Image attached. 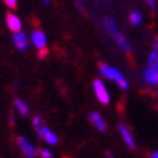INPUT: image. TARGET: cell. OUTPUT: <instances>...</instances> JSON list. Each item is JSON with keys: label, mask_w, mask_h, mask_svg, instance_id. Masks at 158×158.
<instances>
[{"label": "cell", "mask_w": 158, "mask_h": 158, "mask_svg": "<svg viewBox=\"0 0 158 158\" xmlns=\"http://www.w3.org/2000/svg\"><path fill=\"white\" fill-rule=\"evenodd\" d=\"M15 109L20 116H28L29 115V107L22 99H15Z\"/></svg>", "instance_id": "cell-14"}, {"label": "cell", "mask_w": 158, "mask_h": 158, "mask_svg": "<svg viewBox=\"0 0 158 158\" xmlns=\"http://www.w3.org/2000/svg\"><path fill=\"white\" fill-rule=\"evenodd\" d=\"M99 71H100V74L105 77V78L116 83L120 90H123V91L129 90V81H128V78H126L118 68L112 67V65L106 64V62H100V64H99Z\"/></svg>", "instance_id": "cell-1"}, {"label": "cell", "mask_w": 158, "mask_h": 158, "mask_svg": "<svg viewBox=\"0 0 158 158\" xmlns=\"http://www.w3.org/2000/svg\"><path fill=\"white\" fill-rule=\"evenodd\" d=\"M47 55H48V48L38 49V57H39V58H45Z\"/></svg>", "instance_id": "cell-20"}, {"label": "cell", "mask_w": 158, "mask_h": 158, "mask_svg": "<svg viewBox=\"0 0 158 158\" xmlns=\"http://www.w3.org/2000/svg\"><path fill=\"white\" fill-rule=\"evenodd\" d=\"M141 77H142V80L144 83L147 84L148 87H158V70L155 68H145L144 71L141 73Z\"/></svg>", "instance_id": "cell-8"}, {"label": "cell", "mask_w": 158, "mask_h": 158, "mask_svg": "<svg viewBox=\"0 0 158 158\" xmlns=\"http://www.w3.org/2000/svg\"><path fill=\"white\" fill-rule=\"evenodd\" d=\"M12 41H13L15 47L19 49V51H26L29 47V42H31V39L26 34H25L23 31H19V32H13L12 34Z\"/></svg>", "instance_id": "cell-6"}, {"label": "cell", "mask_w": 158, "mask_h": 158, "mask_svg": "<svg viewBox=\"0 0 158 158\" xmlns=\"http://www.w3.org/2000/svg\"><path fill=\"white\" fill-rule=\"evenodd\" d=\"M76 7L78 12L86 15L87 13V5H86V0H76Z\"/></svg>", "instance_id": "cell-17"}, {"label": "cell", "mask_w": 158, "mask_h": 158, "mask_svg": "<svg viewBox=\"0 0 158 158\" xmlns=\"http://www.w3.org/2000/svg\"><path fill=\"white\" fill-rule=\"evenodd\" d=\"M29 39H31L32 45H35V48L36 49L47 48V44H48V41H47V35L44 34V31L41 28H38V26L32 29Z\"/></svg>", "instance_id": "cell-4"}, {"label": "cell", "mask_w": 158, "mask_h": 158, "mask_svg": "<svg viewBox=\"0 0 158 158\" xmlns=\"http://www.w3.org/2000/svg\"><path fill=\"white\" fill-rule=\"evenodd\" d=\"M105 157L106 158H113V154L110 152V151H106V152H105Z\"/></svg>", "instance_id": "cell-24"}, {"label": "cell", "mask_w": 158, "mask_h": 158, "mask_svg": "<svg viewBox=\"0 0 158 158\" xmlns=\"http://www.w3.org/2000/svg\"><path fill=\"white\" fill-rule=\"evenodd\" d=\"M41 2V5L42 6H49L51 5V0H39Z\"/></svg>", "instance_id": "cell-22"}, {"label": "cell", "mask_w": 158, "mask_h": 158, "mask_svg": "<svg viewBox=\"0 0 158 158\" xmlns=\"http://www.w3.org/2000/svg\"><path fill=\"white\" fill-rule=\"evenodd\" d=\"M86 2H87V0H86Z\"/></svg>", "instance_id": "cell-25"}, {"label": "cell", "mask_w": 158, "mask_h": 158, "mask_svg": "<svg viewBox=\"0 0 158 158\" xmlns=\"http://www.w3.org/2000/svg\"><path fill=\"white\" fill-rule=\"evenodd\" d=\"M16 144H18V147H19L20 154L23 155V158H35L36 155H38L36 148H35L34 145L31 144L26 138H23V136H18Z\"/></svg>", "instance_id": "cell-3"}, {"label": "cell", "mask_w": 158, "mask_h": 158, "mask_svg": "<svg viewBox=\"0 0 158 158\" xmlns=\"http://www.w3.org/2000/svg\"><path fill=\"white\" fill-rule=\"evenodd\" d=\"M112 38L115 39V42H116V45L119 47L122 51H123L125 54H128V55H131V52H132V45H131V42L128 41V38L125 36L120 31H118L116 34H113L112 35Z\"/></svg>", "instance_id": "cell-9"}, {"label": "cell", "mask_w": 158, "mask_h": 158, "mask_svg": "<svg viewBox=\"0 0 158 158\" xmlns=\"http://www.w3.org/2000/svg\"><path fill=\"white\" fill-rule=\"evenodd\" d=\"M6 26H7V29L13 34V32H19V31H22L23 23H22V19H20L15 12H9V13L6 15Z\"/></svg>", "instance_id": "cell-7"}, {"label": "cell", "mask_w": 158, "mask_h": 158, "mask_svg": "<svg viewBox=\"0 0 158 158\" xmlns=\"http://www.w3.org/2000/svg\"><path fill=\"white\" fill-rule=\"evenodd\" d=\"M36 135H38L41 139H44V141H45L47 144H49V145L58 144V136L54 134L52 131L49 129L47 125H45V126H42L39 131H36Z\"/></svg>", "instance_id": "cell-10"}, {"label": "cell", "mask_w": 158, "mask_h": 158, "mask_svg": "<svg viewBox=\"0 0 158 158\" xmlns=\"http://www.w3.org/2000/svg\"><path fill=\"white\" fill-rule=\"evenodd\" d=\"M38 155L41 158H54V154L47 148H39L38 149Z\"/></svg>", "instance_id": "cell-18"}, {"label": "cell", "mask_w": 158, "mask_h": 158, "mask_svg": "<svg viewBox=\"0 0 158 158\" xmlns=\"http://www.w3.org/2000/svg\"><path fill=\"white\" fill-rule=\"evenodd\" d=\"M89 120H90V123L93 125L99 132H106L107 125H106L105 119L102 118L100 113H97V112H90V113H89Z\"/></svg>", "instance_id": "cell-11"}, {"label": "cell", "mask_w": 158, "mask_h": 158, "mask_svg": "<svg viewBox=\"0 0 158 158\" xmlns=\"http://www.w3.org/2000/svg\"><path fill=\"white\" fill-rule=\"evenodd\" d=\"M152 51H157L158 52V36L152 39Z\"/></svg>", "instance_id": "cell-21"}, {"label": "cell", "mask_w": 158, "mask_h": 158, "mask_svg": "<svg viewBox=\"0 0 158 158\" xmlns=\"http://www.w3.org/2000/svg\"><path fill=\"white\" fill-rule=\"evenodd\" d=\"M128 19H129V23L132 26H139V25L144 22V16H142V13L139 10H131Z\"/></svg>", "instance_id": "cell-13"}, {"label": "cell", "mask_w": 158, "mask_h": 158, "mask_svg": "<svg viewBox=\"0 0 158 158\" xmlns=\"http://www.w3.org/2000/svg\"><path fill=\"white\" fill-rule=\"evenodd\" d=\"M102 25H103V28L107 34L112 36L113 34H116L119 29H118V23H116V20L113 16H110V15H106L103 16V19H102Z\"/></svg>", "instance_id": "cell-12"}, {"label": "cell", "mask_w": 158, "mask_h": 158, "mask_svg": "<svg viewBox=\"0 0 158 158\" xmlns=\"http://www.w3.org/2000/svg\"><path fill=\"white\" fill-rule=\"evenodd\" d=\"M144 2V5L148 7V10L151 12V13H157V9H158V3L157 0H142Z\"/></svg>", "instance_id": "cell-16"}, {"label": "cell", "mask_w": 158, "mask_h": 158, "mask_svg": "<svg viewBox=\"0 0 158 158\" xmlns=\"http://www.w3.org/2000/svg\"><path fill=\"white\" fill-rule=\"evenodd\" d=\"M147 65H148L149 68H155V70H158V52L157 51H151V52L148 54Z\"/></svg>", "instance_id": "cell-15"}, {"label": "cell", "mask_w": 158, "mask_h": 158, "mask_svg": "<svg viewBox=\"0 0 158 158\" xmlns=\"http://www.w3.org/2000/svg\"><path fill=\"white\" fill-rule=\"evenodd\" d=\"M118 132H119L120 138H122V141L125 142V145H126L128 148H129V149H135V148H136V142H135L134 135H132L131 129L126 126V125H125V123H119V125H118Z\"/></svg>", "instance_id": "cell-5"}, {"label": "cell", "mask_w": 158, "mask_h": 158, "mask_svg": "<svg viewBox=\"0 0 158 158\" xmlns=\"http://www.w3.org/2000/svg\"><path fill=\"white\" fill-rule=\"evenodd\" d=\"M149 158H158V151H154L149 154Z\"/></svg>", "instance_id": "cell-23"}, {"label": "cell", "mask_w": 158, "mask_h": 158, "mask_svg": "<svg viewBox=\"0 0 158 158\" xmlns=\"http://www.w3.org/2000/svg\"><path fill=\"white\" fill-rule=\"evenodd\" d=\"M3 3H5L10 10H15L18 7V0H3Z\"/></svg>", "instance_id": "cell-19"}, {"label": "cell", "mask_w": 158, "mask_h": 158, "mask_svg": "<svg viewBox=\"0 0 158 158\" xmlns=\"http://www.w3.org/2000/svg\"><path fill=\"white\" fill-rule=\"evenodd\" d=\"M93 91H94V96L102 105H109L110 103V94L107 91V87L105 86V83L102 80H94L93 81Z\"/></svg>", "instance_id": "cell-2"}]
</instances>
